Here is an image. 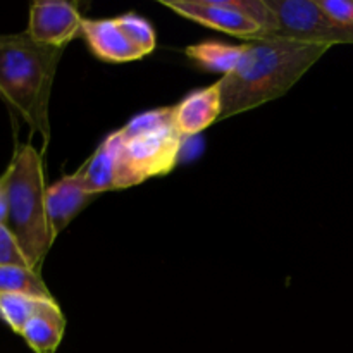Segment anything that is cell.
Listing matches in <instances>:
<instances>
[{
	"label": "cell",
	"mask_w": 353,
	"mask_h": 353,
	"mask_svg": "<svg viewBox=\"0 0 353 353\" xmlns=\"http://www.w3.org/2000/svg\"><path fill=\"white\" fill-rule=\"evenodd\" d=\"M0 265H23V268H30L26 257L21 252L19 243H17L14 234L10 233L6 224L0 226Z\"/></svg>",
	"instance_id": "cell-17"
},
{
	"label": "cell",
	"mask_w": 353,
	"mask_h": 353,
	"mask_svg": "<svg viewBox=\"0 0 353 353\" xmlns=\"http://www.w3.org/2000/svg\"><path fill=\"white\" fill-rule=\"evenodd\" d=\"M223 114V93L221 83L196 90L174 105V124L183 138L202 133L203 130L221 119Z\"/></svg>",
	"instance_id": "cell-8"
},
{
	"label": "cell",
	"mask_w": 353,
	"mask_h": 353,
	"mask_svg": "<svg viewBox=\"0 0 353 353\" xmlns=\"http://www.w3.org/2000/svg\"><path fill=\"white\" fill-rule=\"evenodd\" d=\"M83 17L76 2L37 0L30 7L26 33L45 47L65 48L81 33Z\"/></svg>",
	"instance_id": "cell-7"
},
{
	"label": "cell",
	"mask_w": 353,
	"mask_h": 353,
	"mask_svg": "<svg viewBox=\"0 0 353 353\" xmlns=\"http://www.w3.org/2000/svg\"><path fill=\"white\" fill-rule=\"evenodd\" d=\"M278 21L271 38L314 45L353 43V26L327 16L316 0H265Z\"/></svg>",
	"instance_id": "cell-5"
},
{
	"label": "cell",
	"mask_w": 353,
	"mask_h": 353,
	"mask_svg": "<svg viewBox=\"0 0 353 353\" xmlns=\"http://www.w3.org/2000/svg\"><path fill=\"white\" fill-rule=\"evenodd\" d=\"M81 34L90 50L105 62H130L143 59L117 24V19H83Z\"/></svg>",
	"instance_id": "cell-9"
},
{
	"label": "cell",
	"mask_w": 353,
	"mask_h": 353,
	"mask_svg": "<svg viewBox=\"0 0 353 353\" xmlns=\"http://www.w3.org/2000/svg\"><path fill=\"white\" fill-rule=\"evenodd\" d=\"M64 48L37 43L26 31L0 34V99L31 131L50 141V103L55 72Z\"/></svg>",
	"instance_id": "cell-2"
},
{
	"label": "cell",
	"mask_w": 353,
	"mask_h": 353,
	"mask_svg": "<svg viewBox=\"0 0 353 353\" xmlns=\"http://www.w3.org/2000/svg\"><path fill=\"white\" fill-rule=\"evenodd\" d=\"M161 3L186 19L245 41L264 37L262 28L243 14L240 0H161Z\"/></svg>",
	"instance_id": "cell-6"
},
{
	"label": "cell",
	"mask_w": 353,
	"mask_h": 353,
	"mask_svg": "<svg viewBox=\"0 0 353 353\" xmlns=\"http://www.w3.org/2000/svg\"><path fill=\"white\" fill-rule=\"evenodd\" d=\"M330 17L353 26V0H316Z\"/></svg>",
	"instance_id": "cell-18"
},
{
	"label": "cell",
	"mask_w": 353,
	"mask_h": 353,
	"mask_svg": "<svg viewBox=\"0 0 353 353\" xmlns=\"http://www.w3.org/2000/svg\"><path fill=\"white\" fill-rule=\"evenodd\" d=\"M116 19L128 40L143 54V57L150 54V52H154L155 41L157 40H155L154 26L147 19H143V17L134 12L121 14Z\"/></svg>",
	"instance_id": "cell-16"
},
{
	"label": "cell",
	"mask_w": 353,
	"mask_h": 353,
	"mask_svg": "<svg viewBox=\"0 0 353 353\" xmlns=\"http://www.w3.org/2000/svg\"><path fill=\"white\" fill-rule=\"evenodd\" d=\"M330 48L285 38L248 40L236 68L219 79L221 119L247 112L288 93Z\"/></svg>",
	"instance_id": "cell-1"
},
{
	"label": "cell",
	"mask_w": 353,
	"mask_h": 353,
	"mask_svg": "<svg viewBox=\"0 0 353 353\" xmlns=\"http://www.w3.org/2000/svg\"><path fill=\"white\" fill-rule=\"evenodd\" d=\"M245 50H247V41L240 45L221 43V41H200V43L186 47L185 54L202 69L226 76L236 68Z\"/></svg>",
	"instance_id": "cell-13"
},
{
	"label": "cell",
	"mask_w": 353,
	"mask_h": 353,
	"mask_svg": "<svg viewBox=\"0 0 353 353\" xmlns=\"http://www.w3.org/2000/svg\"><path fill=\"white\" fill-rule=\"evenodd\" d=\"M117 190L140 185L174 169L185 138L174 124V107L147 110L116 131Z\"/></svg>",
	"instance_id": "cell-4"
},
{
	"label": "cell",
	"mask_w": 353,
	"mask_h": 353,
	"mask_svg": "<svg viewBox=\"0 0 353 353\" xmlns=\"http://www.w3.org/2000/svg\"><path fill=\"white\" fill-rule=\"evenodd\" d=\"M0 293H19L40 300H54L41 274L23 265H0Z\"/></svg>",
	"instance_id": "cell-14"
},
{
	"label": "cell",
	"mask_w": 353,
	"mask_h": 353,
	"mask_svg": "<svg viewBox=\"0 0 353 353\" xmlns=\"http://www.w3.org/2000/svg\"><path fill=\"white\" fill-rule=\"evenodd\" d=\"M116 155L117 138L116 131L99 145L92 157L74 172L76 181L85 192L92 195H100L105 192L117 190L116 185Z\"/></svg>",
	"instance_id": "cell-12"
},
{
	"label": "cell",
	"mask_w": 353,
	"mask_h": 353,
	"mask_svg": "<svg viewBox=\"0 0 353 353\" xmlns=\"http://www.w3.org/2000/svg\"><path fill=\"white\" fill-rule=\"evenodd\" d=\"M7 223V185L6 176H0V226Z\"/></svg>",
	"instance_id": "cell-19"
},
{
	"label": "cell",
	"mask_w": 353,
	"mask_h": 353,
	"mask_svg": "<svg viewBox=\"0 0 353 353\" xmlns=\"http://www.w3.org/2000/svg\"><path fill=\"white\" fill-rule=\"evenodd\" d=\"M65 331V317L55 300H40L21 336L34 353H55Z\"/></svg>",
	"instance_id": "cell-11"
},
{
	"label": "cell",
	"mask_w": 353,
	"mask_h": 353,
	"mask_svg": "<svg viewBox=\"0 0 353 353\" xmlns=\"http://www.w3.org/2000/svg\"><path fill=\"white\" fill-rule=\"evenodd\" d=\"M7 223L33 271L40 272L48 250L54 245L45 205L43 159L31 143H17L7 165Z\"/></svg>",
	"instance_id": "cell-3"
},
{
	"label": "cell",
	"mask_w": 353,
	"mask_h": 353,
	"mask_svg": "<svg viewBox=\"0 0 353 353\" xmlns=\"http://www.w3.org/2000/svg\"><path fill=\"white\" fill-rule=\"evenodd\" d=\"M95 196L81 188L74 174L64 176L57 183L48 186L45 205H47L48 224L54 238H57Z\"/></svg>",
	"instance_id": "cell-10"
},
{
	"label": "cell",
	"mask_w": 353,
	"mask_h": 353,
	"mask_svg": "<svg viewBox=\"0 0 353 353\" xmlns=\"http://www.w3.org/2000/svg\"><path fill=\"white\" fill-rule=\"evenodd\" d=\"M40 299L19 293H0V319L16 334L23 333L28 321L37 312Z\"/></svg>",
	"instance_id": "cell-15"
}]
</instances>
